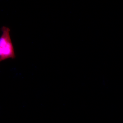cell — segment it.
<instances>
[{
	"mask_svg": "<svg viewBox=\"0 0 123 123\" xmlns=\"http://www.w3.org/2000/svg\"><path fill=\"white\" fill-rule=\"evenodd\" d=\"M2 34L0 38V61L8 59L15 58L13 45L12 43L10 32V29L5 26L1 29Z\"/></svg>",
	"mask_w": 123,
	"mask_h": 123,
	"instance_id": "6da1fadb",
	"label": "cell"
}]
</instances>
